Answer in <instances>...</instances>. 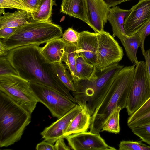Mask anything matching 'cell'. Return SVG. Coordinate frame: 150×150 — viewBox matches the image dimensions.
I'll use <instances>...</instances> for the list:
<instances>
[{"label": "cell", "instance_id": "6da1fadb", "mask_svg": "<svg viewBox=\"0 0 150 150\" xmlns=\"http://www.w3.org/2000/svg\"><path fill=\"white\" fill-rule=\"evenodd\" d=\"M40 47L34 45L18 47L8 51L6 56L20 76L30 82L52 88L76 103L54 73L52 64L42 54Z\"/></svg>", "mask_w": 150, "mask_h": 150}, {"label": "cell", "instance_id": "7a4b0ae2", "mask_svg": "<svg viewBox=\"0 0 150 150\" xmlns=\"http://www.w3.org/2000/svg\"><path fill=\"white\" fill-rule=\"evenodd\" d=\"M124 67L115 63L102 71L97 70L94 76L89 80L73 81L75 90L72 91V95L81 109L91 116Z\"/></svg>", "mask_w": 150, "mask_h": 150}, {"label": "cell", "instance_id": "3957f363", "mask_svg": "<svg viewBox=\"0 0 150 150\" xmlns=\"http://www.w3.org/2000/svg\"><path fill=\"white\" fill-rule=\"evenodd\" d=\"M136 65L124 67L119 72L99 106L91 116L90 132L99 134L113 110L125 108L134 77Z\"/></svg>", "mask_w": 150, "mask_h": 150}, {"label": "cell", "instance_id": "277c9868", "mask_svg": "<svg viewBox=\"0 0 150 150\" xmlns=\"http://www.w3.org/2000/svg\"><path fill=\"white\" fill-rule=\"evenodd\" d=\"M31 121V114L0 91V147L13 145Z\"/></svg>", "mask_w": 150, "mask_h": 150}, {"label": "cell", "instance_id": "5b68a950", "mask_svg": "<svg viewBox=\"0 0 150 150\" xmlns=\"http://www.w3.org/2000/svg\"><path fill=\"white\" fill-rule=\"evenodd\" d=\"M63 32L61 27L47 21H29L18 28L9 37L1 39L6 50L28 45L39 46L53 40L61 38Z\"/></svg>", "mask_w": 150, "mask_h": 150}, {"label": "cell", "instance_id": "8992f818", "mask_svg": "<svg viewBox=\"0 0 150 150\" xmlns=\"http://www.w3.org/2000/svg\"><path fill=\"white\" fill-rule=\"evenodd\" d=\"M0 91L31 114L38 102L30 82L18 75H0Z\"/></svg>", "mask_w": 150, "mask_h": 150}, {"label": "cell", "instance_id": "52a82bcc", "mask_svg": "<svg viewBox=\"0 0 150 150\" xmlns=\"http://www.w3.org/2000/svg\"><path fill=\"white\" fill-rule=\"evenodd\" d=\"M133 79L126 103L128 114L132 115L150 97V80L145 62L135 64Z\"/></svg>", "mask_w": 150, "mask_h": 150}, {"label": "cell", "instance_id": "ba28073f", "mask_svg": "<svg viewBox=\"0 0 150 150\" xmlns=\"http://www.w3.org/2000/svg\"><path fill=\"white\" fill-rule=\"evenodd\" d=\"M30 84L38 102L45 105L52 116L57 119L64 115L76 104L67 97L50 87L32 82H30Z\"/></svg>", "mask_w": 150, "mask_h": 150}, {"label": "cell", "instance_id": "9c48e42d", "mask_svg": "<svg viewBox=\"0 0 150 150\" xmlns=\"http://www.w3.org/2000/svg\"><path fill=\"white\" fill-rule=\"evenodd\" d=\"M97 37L98 62L96 67L97 70L102 71L120 61L124 54L122 47L108 32L98 33Z\"/></svg>", "mask_w": 150, "mask_h": 150}, {"label": "cell", "instance_id": "30bf717a", "mask_svg": "<svg viewBox=\"0 0 150 150\" xmlns=\"http://www.w3.org/2000/svg\"><path fill=\"white\" fill-rule=\"evenodd\" d=\"M129 10L124 26L128 36L137 33L150 21V0H140Z\"/></svg>", "mask_w": 150, "mask_h": 150}, {"label": "cell", "instance_id": "8fae6325", "mask_svg": "<svg viewBox=\"0 0 150 150\" xmlns=\"http://www.w3.org/2000/svg\"><path fill=\"white\" fill-rule=\"evenodd\" d=\"M67 140L71 149L74 150H115L108 145L99 134L83 132L68 136Z\"/></svg>", "mask_w": 150, "mask_h": 150}, {"label": "cell", "instance_id": "7c38bea8", "mask_svg": "<svg viewBox=\"0 0 150 150\" xmlns=\"http://www.w3.org/2000/svg\"><path fill=\"white\" fill-rule=\"evenodd\" d=\"M86 1L88 25L96 33L103 32L110 8L104 0H86Z\"/></svg>", "mask_w": 150, "mask_h": 150}, {"label": "cell", "instance_id": "4fadbf2b", "mask_svg": "<svg viewBox=\"0 0 150 150\" xmlns=\"http://www.w3.org/2000/svg\"><path fill=\"white\" fill-rule=\"evenodd\" d=\"M81 110L78 104L64 115L46 127L41 133L44 140L53 144L58 139L62 138L69 125Z\"/></svg>", "mask_w": 150, "mask_h": 150}, {"label": "cell", "instance_id": "5bb4252c", "mask_svg": "<svg viewBox=\"0 0 150 150\" xmlns=\"http://www.w3.org/2000/svg\"><path fill=\"white\" fill-rule=\"evenodd\" d=\"M98 47L97 33L87 31L79 33L77 52L96 67L98 62Z\"/></svg>", "mask_w": 150, "mask_h": 150}, {"label": "cell", "instance_id": "9a60e30c", "mask_svg": "<svg viewBox=\"0 0 150 150\" xmlns=\"http://www.w3.org/2000/svg\"><path fill=\"white\" fill-rule=\"evenodd\" d=\"M129 11L121 9L118 6L110 8L109 10L108 20L112 26L113 36L117 37L121 43L128 37L124 31V26L125 18Z\"/></svg>", "mask_w": 150, "mask_h": 150}, {"label": "cell", "instance_id": "2e32d148", "mask_svg": "<svg viewBox=\"0 0 150 150\" xmlns=\"http://www.w3.org/2000/svg\"><path fill=\"white\" fill-rule=\"evenodd\" d=\"M60 12L89 24L86 0H62Z\"/></svg>", "mask_w": 150, "mask_h": 150}, {"label": "cell", "instance_id": "e0dca14e", "mask_svg": "<svg viewBox=\"0 0 150 150\" xmlns=\"http://www.w3.org/2000/svg\"><path fill=\"white\" fill-rule=\"evenodd\" d=\"M61 38L52 40L40 47L42 54L50 63L62 62L67 44Z\"/></svg>", "mask_w": 150, "mask_h": 150}, {"label": "cell", "instance_id": "ac0fdd59", "mask_svg": "<svg viewBox=\"0 0 150 150\" xmlns=\"http://www.w3.org/2000/svg\"><path fill=\"white\" fill-rule=\"evenodd\" d=\"M30 13L18 10L13 13L4 12L0 17V29L7 27L18 28L28 22Z\"/></svg>", "mask_w": 150, "mask_h": 150}, {"label": "cell", "instance_id": "d6986e66", "mask_svg": "<svg viewBox=\"0 0 150 150\" xmlns=\"http://www.w3.org/2000/svg\"><path fill=\"white\" fill-rule=\"evenodd\" d=\"M91 116L81 109L69 125L63 138L72 134L87 132L90 128Z\"/></svg>", "mask_w": 150, "mask_h": 150}, {"label": "cell", "instance_id": "ffe728a7", "mask_svg": "<svg viewBox=\"0 0 150 150\" xmlns=\"http://www.w3.org/2000/svg\"><path fill=\"white\" fill-rule=\"evenodd\" d=\"M96 70L94 65L78 54L76 58L75 77L73 81L89 80L94 76Z\"/></svg>", "mask_w": 150, "mask_h": 150}, {"label": "cell", "instance_id": "44dd1931", "mask_svg": "<svg viewBox=\"0 0 150 150\" xmlns=\"http://www.w3.org/2000/svg\"><path fill=\"white\" fill-rule=\"evenodd\" d=\"M122 44L129 60L134 64L138 62L137 57V50L140 47L141 40L138 33L128 36Z\"/></svg>", "mask_w": 150, "mask_h": 150}, {"label": "cell", "instance_id": "7402d4cb", "mask_svg": "<svg viewBox=\"0 0 150 150\" xmlns=\"http://www.w3.org/2000/svg\"><path fill=\"white\" fill-rule=\"evenodd\" d=\"M53 4V0H43L37 8L30 13L32 20L44 21L50 20Z\"/></svg>", "mask_w": 150, "mask_h": 150}, {"label": "cell", "instance_id": "603a6c76", "mask_svg": "<svg viewBox=\"0 0 150 150\" xmlns=\"http://www.w3.org/2000/svg\"><path fill=\"white\" fill-rule=\"evenodd\" d=\"M52 64L54 72L59 80L69 90L74 91L75 88L72 76L62 62Z\"/></svg>", "mask_w": 150, "mask_h": 150}, {"label": "cell", "instance_id": "cb8c5ba5", "mask_svg": "<svg viewBox=\"0 0 150 150\" xmlns=\"http://www.w3.org/2000/svg\"><path fill=\"white\" fill-rule=\"evenodd\" d=\"M120 107L114 108L105 121L101 130L115 134L120 132V112L121 110Z\"/></svg>", "mask_w": 150, "mask_h": 150}, {"label": "cell", "instance_id": "d4e9b609", "mask_svg": "<svg viewBox=\"0 0 150 150\" xmlns=\"http://www.w3.org/2000/svg\"><path fill=\"white\" fill-rule=\"evenodd\" d=\"M77 50V46L75 45H67L62 59L69 69L73 80L75 77L76 58L78 54Z\"/></svg>", "mask_w": 150, "mask_h": 150}, {"label": "cell", "instance_id": "484cf974", "mask_svg": "<svg viewBox=\"0 0 150 150\" xmlns=\"http://www.w3.org/2000/svg\"><path fill=\"white\" fill-rule=\"evenodd\" d=\"M118 146L120 150H150V146L139 141H122Z\"/></svg>", "mask_w": 150, "mask_h": 150}, {"label": "cell", "instance_id": "4316f807", "mask_svg": "<svg viewBox=\"0 0 150 150\" xmlns=\"http://www.w3.org/2000/svg\"><path fill=\"white\" fill-rule=\"evenodd\" d=\"M133 133L150 145V123L130 128Z\"/></svg>", "mask_w": 150, "mask_h": 150}, {"label": "cell", "instance_id": "83f0119b", "mask_svg": "<svg viewBox=\"0 0 150 150\" xmlns=\"http://www.w3.org/2000/svg\"><path fill=\"white\" fill-rule=\"evenodd\" d=\"M79 36V32L72 28H69L63 33L61 38L67 45H73L77 46Z\"/></svg>", "mask_w": 150, "mask_h": 150}, {"label": "cell", "instance_id": "f1b7e54d", "mask_svg": "<svg viewBox=\"0 0 150 150\" xmlns=\"http://www.w3.org/2000/svg\"><path fill=\"white\" fill-rule=\"evenodd\" d=\"M18 75L6 56H0V75Z\"/></svg>", "mask_w": 150, "mask_h": 150}, {"label": "cell", "instance_id": "f546056e", "mask_svg": "<svg viewBox=\"0 0 150 150\" xmlns=\"http://www.w3.org/2000/svg\"><path fill=\"white\" fill-rule=\"evenodd\" d=\"M0 8L29 11L21 0H0Z\"/></svg>", "mask_w": 150, "mask_h": 150}, {"label": "cell", "instance_id": "4dcf8cb0", "mask_svg": "<svg viewBox=\"0 0 150 150\" xmlns=\"http://www.w3.org/2000/svg\"><path fill=\"white\" fill-rule=\"evenodd\" d=\"M149 112H150V97L139 109L129 116L127 120V123L133 121Z\"/></svg>", "mask_w": 150, "mask_h": 150}, {"label": "cell", "instance_id": "1f68e13d", "mask_svg": "<svg viewBox=\"0 0 150 150\" xmlns=\"http://www.w3.org/2000/svg\"><path fill=\"white\" fill-rule=\"evenodd\" d=\"M137 33L141 38V44L140 47L144 55L146 52L144 47V42L146 37L150 34V21Z\"/></svg>", "mask_w": 150, "mask_h": 150}, {"label": "cell", "instance_id": "d6a6232c", "mask_svg": "<svg viewBox=\"0 0 150 150\" xmlns=\"http://www.w3.org/2000/svg\"><path fill=\"white\" fill-rule=\"evenodd\" d=\"M150 123V112L133 121L127 123L129 128Z\"/></svg>", "mask_w": 150, "mask_h": 150}, {"label": "cell", "instance_id": "836d02e7", "mask_svg": "<svg viewBox=\"0 0 150 150\" xmlns=\"http://www.w3.org/2000/svg\"><path fill=\"white\" fill-rule=\"evenodd\" d=\"M30 13L35 11L43 0H21Z\"/></svg>", "mask_w": 150, "mask_h": 150}, {"label": "cell", "instance_id": "e575fe53", "mask_svg": "<svg viewBox=\"0 0 150 150\" xmlns=\"http://www.w3.org/2000/svg\"><path fill=\"white\" fill-rule=\"evenodd\" d=\"M18 28L7 27L0 29V38L5 39L9 37L16 31Z\"/></svg>", "mask_w": 150, "mask_h": 150}, {"label": "cell", "instance_id": "d590c367", "mask_svg": "<svg viewBox=\"0 0 150 150\" xmlns=\"http://www.w3.org/2000/svg\"><path fill=\"white\" fill-rule=\"evenodd\" d=\"M36 149L37 150H55L54 145L45 140L38 144Z\"/></svg>", "mask_w": 150, "mask_h": 150}, {"label": "cell", "instance_id": "8d00e7d4", "mask_svg": "<svg viewBox=\"0 0 150 150\" xmlns=\"http://www.w3.org/2000/svg\"><path fill=\"white\" fill-rule=\"evenodd\" d=\"M54 145L55 150H70V147L65 144L64 138H61L58 139L55 142Z\"/></svg>", "mask_w": 150, "mask_h": 150}, {"label": "cell", "instance_id": "74e56055", "mask_svg": "<svg viewBox=\"0 0 150 150\" xmlns=\"http://www.w3.org/2000/svg\"><path fill=\"white\" fill-rule=\"evenodd\" d=\"M108 6L110 8L116 6L122 2L132 0H104Z\"/></svg>", "mask_w": 150, "mask_h": 150}, {"label": "cell", "instance_id": "f35d334b", "mask_svg": "<svg viewBox=\"0 0 150 150\" xmlns=\"http://www.w3.org/2000/svg\"><path fill=\"white\" fill-rule=\"evenodd\" d=\"M150 80V49L146 51L144 55Z\"/></svg>", "mask_w": 150, "mask_h": 150}, {"label": "cell", "instance_id": "ab89813d", "mask_svg": "<svg viewBox=\"0 0 150 150\" xmlns=\"http://www.w3.org/2000/svg\"><path fill=\"white\" fill-rule=\"evenodd\" d=\"M8 51L6 50L4 46L1 41H0V56H6L7 54Z\"/></svg>", "mask_w": 150, "mask_h": 150}, {"label": "cell", "instance_id": "60d3db41", "mask_svg": "<svg viewBox=\"0 0 150 150\" xmlns=\"http://www.w3.org/2000/svg\"><path fill=\"white\" fill-rule=\"evenodd\" d=\"M0 8V14H1V13H3V14L5 12L4 11V8Z\"/></svg>", "mask_w": 150, "mask_h": 150}]
</instances>
